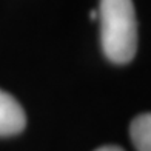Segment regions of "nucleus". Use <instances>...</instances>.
<instances>
[{"instance_id": "obj_5", "label": "nucleus", "mask_w": 151, "mask_h": 151, "mask_svg": "<svg viewBox=\"0 0 151 151\" xmlns=\"http://www.w3.org/2000/svg\"><path fill=\"white\" fill-rule=\"evenodd\" d=\"M90 19H91V20L97 19V11H96V9H91V11H90Z\"/></svg>"}, {"instance_id": "obj_1", "label": "nucleus", "mask_w": 151, "mask_h": 151, "mask_svg": "<svg viewBox=\"0 0 151 151\" xmlns=\"http://www.w3.org/2000/svg\"><path fill=\"white\" fill-rule=\"evenodd\" d=\"M100 43L108 60L117 65L131 62L137 51V22L133 0H100Z\"/></svg>"}, {"instance_id": "obj_2", "label": "nucleus", "mask_w": 151, "mask_h": 151, "mask_svg": "<svg viewBox=\"0 0 151 151\" xmlns=\"http://www.w3.org/2000/svg\"><path fill=\"white\" fill-rule=\"evenodd\" d=\"M25 125L26 117L22 105L11 94L0 90V137L22 133Z\"/></svg>"}, {"instance_id": "obj_3", "label": "nucleus", "mask_w": 151, "mask_h": 151, "mask_svg": "<svg viewBox=\"0 0 151 151\" xmlns=\"http://www.w3.org/2000/svg\"><path fill=\"white\" fill-rule=\"evenodd\" d=\"M129 136L137 151H151V116L150 113L139 114L131 122Z\"/></svg>"}, {"instance_id": "obj_4", "label": "nucleus", "mask_w": 151, "mask_h": 151, "mask_svg": "<svg viewBox=\"0 0 151 151\" xmlns=\"http://www.w3.org/2000/svg\"><path fill=\"white\" fill-rule=\"evenodd\" d=\"M96 151H123L120 147H116V145H106V147H102Z\"/></svg>"}]
</instances>
